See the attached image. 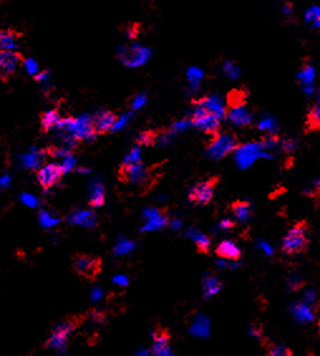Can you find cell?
<instances>
[{
    "mask_svg": "<svg viewBox=\"0 0 320 356\" xmlns=\"http://www.w3.org/2000/svg\"><path fill=\"white\" fill-rule=\"evenodd\" d=\"M48 79H49L48 71H43V72H39L37 74V76H35V80H37V81H39V82L48 81Z\"/></svg>",
    "mask_w": 320,
    "mask_h": 356,
    "instance_id": "48",
    "label": "cell"
},
{
    "mask_svg": "<svg viewBox=\"0 0 320 356\" xmlns=\"http://www.w3.org/2000/svg\"><path fill=\"white\" fill-rule=\"evenodd\" d=\"M319 328H320V317H319Z\"/></svg>",
    "mask_w": 320,
    "mask_h": 356,
    "instance_id": "54",
    "label": "cell"
},
{
    "mask_svg": "<svg viewBox=\"0 0 320 356\" xmlns=\"http://www.w3.org/2000/svg\"><path fill=\"white\" fill-rule=\"evenodd\" d=\"M260 154V145L258 144H245L242 147L237 148L236 151V161L239 167L245 168L250 165L255 161Z\"/></svg>",
    "mask_w": 320,
    "mask_h": 356,
    "instance_id": "13",
    "label": "cell"
},
{
    "mask_svg": "<svg viewBox=\"0 0 320 356\" xmlns=\"http://www.w3.org/2000/svg\"><path fill=\"white\" fill-rule=\"evenodd\" d=\"M132 248H134V244H132L131 241H129V240H120L118 244L116 245V248H115V253L116 254L128 253L130 252Z\"/></svg>",
    "mask_w": 320,
    "mask_h": 356,
    "instance_id": "35",
    "label": "cell"
},
{
    "mask_svg": "<svg viewBox=\"0 0 320 356\" xmlns=\"http://www.w3.org/2000/svg\"><path fill=\"white\" fill-rule=\"evenodd\" d=\"M18 48V35L10 30L0 32V49L3 51H15Z\"/></svg>",
    "mask_w": 320,
    "mask_h": 356,
    "instance_id": "20",
    "label": "cell"
},
{
    "mask_svg": "<svg viewBox=\"0 0 320 356\" xmlns=\"http://www.w3.org/2000/svg\"><path fill=\"white\" fill-rule=\"evenodd\" d=\"M46 154H48L49 157H54V158H67L72 156V151L62 145H51L46 149Z\"/></svg>",
    "mask_w": 320,
    "mask_h": 356,
    "instance_id": "28",
    "label": "cell"
},
{
    "mask_svg": "<svg viewBox=\"0 0 320 356\" xmlns=\"http://www.w3.org/2000/svg\"><path fill=\"white\" fill-rule=\"evenodd\" d=\"M70 220L78 225L87 226V228H95L96 225V215L92 211H74L70 216Z\"/></svg>",
    "mask_w": 320,
    "mask_h": 356,
    "instance_id": "18",
    "label": "cell"
},
{
    "mask_svg": "<svg viewBox=\"0 0 320 356\" xmlns=\"http://www.w3.org/2000/svg\"><path fill=\"white\" fill-rule=\"evenodd\" d=\"M217 183H218V177H212L206 179V181L198 182L195 186L189 192V201L194 205H208L211 202L212 197H213L214 189H216Z\"/></svg>",
    "mask_w": 320,
    "mask_h": 356,
    "instance_id": "8",
    "label": "cell"
},
{
    "mask_svg": "<svg viewBox=\"0 0 320 356\" xmlns=\"http://www.w3.org/2000/svg\"><path fill=\"white\" fill-rule=\"evenodd\" d=\"M195 104L203 106L207 111L212 113V114L216 115L219 119H222L226 115V107L218 96H206V98H202L201 100L195 101Z\"/></svg>",
    "mask_w": 320,
    "mask_h": 356,
    "instance_id": "14",
    "label": "cell"
},
{
    "mask_svg": "<svg viewBox=\"0 0 320 356\" xmlns=\"http://www.w3.org/2000/svg\"><path fill=\"white\" fill-rule=\"evenodd\" d=\"M105 203V189L101 182H95L90 187V200L88 206L91 209L101 208Z\"/></svg>",
    "mask_w": 320,
    "mask_h": 356,
    "instance_id": "17",
    "label": "cell"
},
{
    "mask_svg": "<svg viewBox=\"0 0 320 356\" xmlns=\"http://www.w3.org/2000/svg\"><path fill=\"white\" fill-rule=\"evenodd\" d=\"M275 128H276V123L272 119H265L260 123V129H264V130H274Z\"/></svg>",
    "mask_w": 320,
    "mask_h": 356,
    "instance_id": "39",
    "label": "cell"
},
{
    "mask_svg": "<svg viewBox=\"0 0 320 356\" xmlns=\"http://www.w3.org/2000/svg\"><path fill=\"white\" fill-rule=\"evenodd\" d=\"M38 162H39V159H38V157L34 156V154H30V156H27L26 158H24V164L28 168L37 167Z\"/></svg>",
    "mask_w": 320,
    "mask_h": 356,
    "instance_id": "40",
    "label": "cell"
},
{
    "mask_svg": "<svg viewBox=\"0 0 320 356\" xmlns=\"http://www.w3.org/2000/svg\"><path fill=\"white\" fill-rule=\"evenodd\" d=\"M145 104H146V95H145V93H137V95L135 96L134 99H132L131 107L134 110L142 109V107L144 106Z\"/></svg>",
    "mask_w": 320,
    "mask_h": 356,
    "instance_id": "36",
    "label": "cell"
},
{
    "mask_svg": "<svg viewBox=\"0 0 320 356\" xmlns=\"http://www.w3.org/2000/svg\"><path fill=\"white\" fill-rule=\"evenodd\" d=\"M267 354H269V356H292L290 350H288L286 347L278 346V345H271L269 347Z\"/></svg>",
    "mask_w": 320,
    "mask_h": 356,
    "instance_id": "31",
    "label": "cell"
},
{
    "mask_svg": "<svg viewBox=\"0 0 320 356\" xmlns=\"http://www.w3.org/2000/svg\"><path fill=\"white\" fill-rule=\"evenodd\" d=\"M233 225H234V223H233L232 221H231V220H228V219L223 220V221H221V223H219L221 228L225 229V230H228V229L233 228Z\"/></svg>",
    "mask_w": 320,
    "mask_h": 356,
    "instance_id": "49",
    "label": "cell"
},
{
    "mask_svg": "<svg viewBox=\"0 0 320 356\" xmlns=\"http://www.w3.org/2000/svg\"><path fill=\"white\" fill-rule=\"evenodd\" d=\"M187 76H188V80H189L190 84H192L193 86H195V85H198V82L202 80L203 72L199 70V68L192 67V68H189L188 72H187Z\"/></svg>",
    "mask_w": 320,
    "mask_h": 356,
    "instance_id": "30",
    "label": "cell"
},
{
    "mask_svg": "<svg viewBox=\"0 0 320 356\" xmlns=\"http://www.w3.org/2000/svg\"><path fill=\"white\" fill-rule=\"evenodd\" d=\"M203 286L207 297L212 296V294H214L221 289V283L216 277H213V275H207V277H204Z\"/></svg>",
    "mask_w": 320,
    "mask_h": 356,
    "instance_id": "27",
    "label": "cell"
},
{
    "mask_svg": "<svg viewBox=\"0 0 320 356\" xmlns=\"http://www.w3.org/2000/svg\"><path fill=\"white\" fill-rule=\"evenodd\" d=\"M136 356H149L148 350H140V351L136 354Z\"/></svg>",
    "mask_w": 320,
    "mask_h": 356,
    "instance_id": "52",
    "label": "cell"
},
{
    "mask_svg": "<svg viewBox=\"0 0 320 356\" xmlns=\"http://www.w3.org/2000/svg\"><path fill=\"white\" fill-rule=\"evenodd\" d=\"M153 355L154 356H174L173 351L170 350L169 345H168V346H165V347H162V349L153 350Z\"/></svg>",
    "mask_w": 320,
    "mask_h": 356,
    "instance_id": "41",
    "label": "cell"
},
{
    "mask_svg": "<svg viewBox=\"0 0 320 356\" xmlns=\"http://www.w3.org/2000/svg\"><path fill=\"white\" fill-rule=\"evenodd\" d=\"M300 80L304 85H310L314 80V68L311 66H306L304 70L300 72Z\"/></svg>",
    "mask_w": 320,
    "mask_h": 356,
    "instance_id": "32",
    "label": "cell"
},
{
    "mask_svg": "<svg viewBox=\"0 0 320 356\" xmlns=\"http://www.w3.org/2000/svg\"><path fill=\"white\" fill-rule=\"evenodd\" d=\"M156 138H158V133L153 130H145L142 132V133L137 134L136 137V144L139 147H150V145L156 144Z\"/></svg>",
    "mask_w": 320,
    "mask_h": 356,
    "instance_id": "26",
    "label": "cell"
},
{
    "mask_svg": "<svg viewBox=\"0 0 320 356\" xmlns=\"http://www.w3.org/2000/svg\"><path fill=\"white\" fill-rule=\"evenodd\" d=\"M125 163H139V162H142V159H140V151L139 148H134L130 152V154H129L128 157L125 158Z\"/></svg>",
    "mask_w": 320,
    "mask_h": 356,
    "instance_id": "37",
    "label": "cell"
},
{
    "mask_svg": "<svg viewBox=\"0 0 320 356\" xmlns=\"http://www.w3.org/2000/svg\"><path fill=\"white\" fill-rule=\"evenodd\" d=\"M130 117H131V114H130V113H128V114L123 115V117H120V118H117V120H116V123H115V125H114V128H112V130H115V129L123 128V126L125 125L126 123H128L129 118H130Z\"/></svg>",
    "mask_w": 320,
    "mask_h": 356,
    "instance_id": "42",
    "label": "cell"
},
{
    "mask_svg": "<svg viewBox=\"0 0 320 356\" xmlns=\"http://www.w3.org/2000/svg\"><path fill=\"white\" fill-rule=\"evenodd\" d=\"M190 237H192L193 240H194L195 242V247H197L198 252L199 253H208L209 250V245H211V241H209L208 236H206L204 234L199 233L198 230H195V229H192L189 233Z\"/></svg>",
    "mask_w": 320,
    "mask_h": 356,
    "instance_id": "21",
    "label": "cell"
},
{
    "mask_svg": "<svg viewBox=\"0 0 320 356\" xmlns=\"http://www.w3.org/2000/svg\"><path fill=\"white\" fill-rule=\"evenodd\" d=\"M306 125L311 130L320 129V101H316L309 110V114L306 117Z\"/></svg>",
    "mask_w": 320,
    "mask_h": 356,
    "instance_id": "22",
    "label": "cell"
},
{
    "mask_svg": "<svg viewBox=\"0 0 320 356\" xmlns=\"http://www.w3.org/2000/svg\"><path fill=\"white\" fill-rule=\"evenodd\" d=\"M23 65L24 68H26V71L29 74H32V76H37L38 73H39V66H38L37 61L34 59H27L23 61Z\"/></svg>",
    "mask_w": 320,
    "mask_h": 356,
    "instance_id": "29",
    "label": "cell"
},
{
    "mask_svg": "<svg viewBox=\"0 0 320 356\" xmlns=\"http://www.w3.org/2000/svg\"><path fill=\"white\" fill-rule=\"evenodd\" d=\"M225 70H226V72L228 73V76H231V77H236L237 73H238V70L234 67L232 63H227V65L225 66Z\"/></svg>",
    "mask_w": 320,
    "mask_h": 356,
    "instance_id": "46",
    "label": "cell"
},
{
    "mask_svg": "<svg viewBox=\"0 0 320 356\" xmlns=\"http://www.w3.org/2000/svg\"><path fill=\"white\" fill-rule=\"evenodd\" d=\"M57 129H58V132L71 134L79 142L97 135L95 128H93L92 118L88 117V115L81 118H62L57 125Z\"/></svg>",
    "mask_w": 320,
    "mask_h": 356,
    "instance_id": "1",
    "label": "cell"
},
{
    "mask_svg": "<svg viewBox=\"0 0 320 356\" xmlns=\"http://www.w3.org/2000/svg\"><path fill=\"white\" fill-rule=\"evenodd\" d=\"M117 57L126 67H140L151 57V49L142 45L121 46L117 49Z\"/></svg>",
    "mask_w": 320,
    "mask_h": 356,
    "instance_id": "5",
    "label": "cell"
},
{
    "mask_svg": "<svg viewBox=\"0 0 320 356\" xmlns=\"http://www.w3.org/2000/svg\"><path fill=\"white\" fill-rule=\"evenodd\" d=\"M318 101H320V91H319V96H318Z\"/></svg>",
    "mask_w": 320,
    "mask_h": 356,
    "instance_id": "53",
    "label": "cell"
},
{
    "mask_svg": "<svg viewBox=\"0 0 320 356\" xmlns=\"http://www.w3.org/2000/svg\"><path fill=\"white\" fill-rule=\"evenodd\" d=\"M304 298H305V305H308L309 307L310 306H313V305H315V302H316V293H315V291L314 289H309V291H306L305 292V294H304Z\"/></svg>",
    "mask_w": 320,
    "mask_h": 356,
    "instance_id": "38",
    "label": "cell"
},
{
    "mask_svg": "<svg viewBox=\"0 0 320 356\" xmlns=\"http://www.w3.org/2000/svg\"><path fill=\"white\" fill-rule=\"evenodd\" d=\"M21 62L22 56L18 52L0 49V76L3 79H8V77L12 76Z\"/></svg>",
    "mask_w": 320,
    "mask_h": 356,
    "instance_id": "10",
    "label": "cell"
},
{
    "mask_svg": "<svg viewBox=\"0 0 320 356\" xmlns=\"http://www.w3.org/2000/svg\"><path fill=\"white\" fill-rule=\"evenodd\" d=\"M190 123L207 134L216 135L218 133L221 119L212 113L207 111L203 106L194 103V107L190 114Z\"/></svg>",
    "mask_w": 320,
    "mask_h": 356,
    "instance_id": "6",
    "label": "cell"
},
{
    "mask_svg": "<svg viewBox=\"0 0 320 356\" xmlns=\"http://www.w3.org/2000/svg\"><path fill=\"white\" fill-rule=\"evenodd\" d=\"M236 145L237 142L234 135L230 133H217L216 135H212L207 151H208V156L211 158L219 159L231 153L236 148Z\"/></svg>",
    "mask_w": 320,
    "mask_h": 356,
    "instance_id": "7",
    "label": "cell"
},
{
    "mask_svg": "<svg viewBox=\"0 0 320 356\" xmlns=\"http://www.w3.org/2000/svg\"><path fill=\"white\" fill-rule=\"evenodd\" d=\"M61 115L57 110H49V111L43 113L41 115V125H42V129L44 132H49L51 129L57 128L58 123L61 121Z\"/></svg>",
    "mask_w": 320,
    "mask_h": 356,
    "instance_id": "19",
    "label": "cell"
},
{
    "mask_svg": "<svg viewBox=\"0 0 320 356\" xmlns=\"http://www.w3.org/2000/svg\"><path fill=\"white\" fill-rule=\"evenodd\" d=\"M22 201H23L27 206H29V208H34V206L37 205V200H35L34 196L28 195V193L22 195Z\"/></svg>",
    "mask_w": 320,
    "mask_h": 356,
    "instance_id": "44",
    "label": "cell"
},
{
    "mask_svg": "<svg viewBox=\"0 0 320 356\" xmlns=\"http://www.w3.org/2000/svg\"><path fill=\"white\" fill-rule=\"evenodd\" d=\"M292 312H294V316L299 321L308 322L313 320V312H311L310 307L308 305H305V303H296V305H294Z\"/></svg>",
    "mask_w": 320,
    "mask_h": 356,
    "instance_id": "25",
    "label": "cell"
},
{
    "mask_svg": "<svg viewBox=\"0 0 320 356\" xmlns=\"http://www.w3.org/2000/svg\"><path fill=\"white\" fill-rule=\"evenodd\" d=\"M228 119L234 125L246 126L252 121V115L247 111V109L244 105H239V106L230 107Z\"/></svg>",
    "mask_w": 320,
    "mask_h": 356,
    "instance_id": "16",
    "label": "cell"
},
{
    "mask_svg": "<svg viewBox=\"0 0 320 356\" xmlns=\"http://www.w3.org/2000/svg\"><path fill=\"white\" fill-rule=\"evenodd\" d=\"M73 270L79 278L86 280H95L102 269L100 256L90 254H76L73 256Z\"/></svg>",
    "mask_w": 320,
    "mask_h": 356,
    "instance_id": "4",
    "label": "cell"
},
{
    "mask_svg": "<svg viewBox=\"0 0 320 356\" xmlns=\"http://www.w3.org/2000/svg\"><path fill=\"white\" fill-rule=\"evenodd\" d=\"M153 340H154L153 350H158V349H162V347L168 346L170 340L169 331L165 330V328H156V330L154 331Z\"/></svg>",
    "mask_w": 320,
    "mask_h": 356,
    "instance_id": "24",
    "label": "cell"
},
{
    "mask_svg": "<svg viewBox=\"0 0 320 356\" xmlns=\"http://www.w3.org/2000/svg\"><path fill=\"white\" fill-rule=\"evenodd\" d=\"M90 318L92 320L93 322H104L105 321V313L101 311H91L90 312Z\"/></svg>",
    "mask_w": 320,
    "mask_h": 356,
    "instance_id": "43",
    "label": "cell"
},
{
    "mask_svg": "<svg viewBox=\"0 0 320 356\" xmlns=\"http://www.w3.org/2000/svg\"><path fill=\"white\" fill-rule=\"evenodd\" d=\"M65 170L62 164H48L37 172V181L43 190H49L57 184L62 178Z\"/></svg>",
    "mask_w": 320,
    "mask_h": 356,
    "instance_id": "9",
    "label": "cell"
},
{
    "mask_svg": "<svg viewBox=\"0 0 320 356\" xmlns=\"http://www.w3.org/2000/svg\"><path fill=\"white\" fill-rule=\"evenodd\" d=\"M73 165H74V159L72 158V156L65 158V162L62 163V167L63 170H65V172H67V171H70L71 168H73Z\"/></svg>",
    "mask_w": 320,
    "mask_h": 356,
    "instance_id": "45",
    "label": "cell"
},
{
    "mask_svg": "<svg viewBox=\"0 0 320 356\" xmlns=\"http://www.w3.org/2000/svg\"><path fill=\"white\" fill-rule=\"evenodd\" d=\"M168 221V217L165 216V215H163V216L156 217V219L153 220H149V222L145 225L146 230H153V229H158L162 228V226H164L165 223Z\"/></svg>",
    "mask_w": 320,
    "mask_h": 356,
    "instance_id": "33",
    "label": "cell"
},
{
    "mask_svg": "<svg viewBox=\"0 0 320 356\" xmlns=\"http://www.w3.org/2000/svg\"><path fill=\"white\" fill-rule=\"evenodd\" d=\"M231 210H232L233 215L239 220V221H246V220L250 219L251 209L247 202L236 201V202H233L232 206H231Z\"/></svg>",
    "mask_w": 320,
    "mask_h": 356,
    "instance_id": "23",
    "label": "cell"
},
{
    "mask_svg": "<svg viewBox=\"0 0 320 356\" xmlns=\"http://www.w3.org/2000/svg\"><path fill=\"white\" fill-rule=\"evenodd\" d=\"M308 244V226L305 222H299L292 226L284 237L283 250L284 253L289 254V255H295V254L305 252Z\"/></svg>",
    "mask_w": 320,
    "mask_h": 356,
    "instance_id": "3",
    "label": "cell"
},
{
    "mask_svg": "<svg viewBox=\"0 0 320 356\" xmlns=\"http://www.w3.org/2000/svg\"><path fill=\"white\" fill-rule=\"evenodd\" d=\"M216 254L219 258L226 259V260H238L239 256H241V250L233 241L225 240L217 245Z\"/></svg>",
    "mask_w": 320,
    "mask_h": 356,
    "instance_id": "15",
    "label": "cell"
},
{
    "mask_svg": "<svg viewBox=\"0 0 320 356\" xmlns=\"http://www.w3.org/2000/svg\"><path fill=\"white\" fill-rule=\"evenodd\" d=\"M117 177L124 183H137L142 189H150L149 182L153 179L150 170L144 167L142 162L139 163H125L120 165L117 171Z\"/></svg>",
    "mask_w": 320,
    "mask_h": 356,
    "instance_id": "2",
    "label": "cell"
},
{
    "mask_svg": "<svg viewBox=\"0 0 320 356\" xmlns=\"http://www.w3.org/2000/svg\"><path fill=\"white\" fill-rule=\"evenodd\" d=\"M84 321H85V316H81V314L67 317V318L61 321L59 324H57L56 326L53 327V330H52V335L68 341V338H70L71 333H72L77 327L81 326V324Z\"/></svg>",
    "mask_w": 320,
    "mask_h": 356,
    "instance_id": "11",
    "label": "cell"
},
{
    "mask_svg": "<svg viewBox=\"0 0 320 356\" xmlns=\"http://www.w3.org/2000/svg\"><path fill=\"white\" fill-rule=\"evenodd\" d=\"M114 283L118 284V286L125 287V286H128V284H129V280H128V278L124 277V275H117V277L114 278Z\"/></svg>",
    "mask_w": 320,
    "mask_h": 356,
    "instance_id": "47",
    "label": "cell"
},
{
    "mask_svg": "<svg viewBox=\"0 0 320 356\" xmlns=\"http://www.w3.org/2000/svg\"><path fill=\"white\" fill-rule=\"evenodd\" d=\"M314 190H315V192L320 196V179L315 181V183H314Z\"/></svg>",
    "mask_w": 320,
    "mask_h": 356,
    "instance_id": "51",
    "label": "cell"
},
{
    "mask_svg": "<svg viewBox=\"0 0 320 356\" xmlns=\"http://www.w3.org/2000/svg\"><path fill=\"white\" fill-rule=\"evenodd\" d=\"M39 221L44 226V228H51V226H54L56 223H58V220L54 219L53 216H51V215H49L48 212H46V211H41Z\"/></svg>",
    "mask_w": 320,
    "mask_h": 356,
    "instance_id": "34",
    "label": "cell"
},
{
    "mask_svg": "<svg viewBox=\"0 0 320 356\" xmlns=\"http://www.w3.org/2000/svg\"><path fill=\"white\" fill-rule=\"evenodd\" d=\"M101 296H102V292H101V289H98V288L93 289L92 293H91V297H92L93 301H97Z\"/></svg>",
    "mask_w": 320,
    "mask_h": 356,
    "instance_id": "50",
    "label": "cell"
},
{
    "mask_svg": "<svg viewBox=\"0 0 320 356\" xmlns=\"http://www.w3.org/2000/svg\"><path fill=\"white\" fill-rule=\"evenodd\" d=\"M116 120V115L112 111H109V110H101V111L96 113L92 117V124L96 134L101 135L107 133L110 129L114 128Z\"/></svg>",
    "mask_w": 320,
    "mask_h": 356,
    "instance_id": "12",
    "label": "cell"
}]
</instances>
